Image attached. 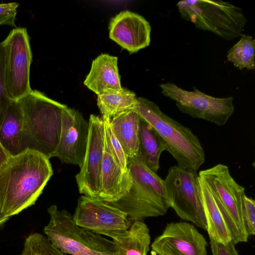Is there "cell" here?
Instances as JSON below:
<instances>
[{
	"label": "cell",
	"instance_id": "cell-1",
	"mask_svg": "<svg viewBox=\"0 0 255 255\" xmlns=\"http://www.w3.org/2000/svg\"><path fill=\"white\" fill-rule=\"evenodd\" d=\"M49 158L26 148L0 167V212L10 218L33 205L52 176Z\"/></svg>",
	"mask_w": 255,
	"mask_h": 255
},
{
	"label": "cell",
	"instance_id": "cell-2",
	"mask_svg": "<svg viewBox=\"0 0 255 255\" xmlns=\"http://www.w3.org/2000/svg\"><path fill=\"white\" fill-rule=\"evenodd\" d=\"M22 113L21 148L52 157L61 133L62 113L66 105L32 90L19 100Z\"/></svg>",
	"mask_w": 255,
	"mask_h": 255
},
{
	"label": "cell",
	"instance_id": "cell-3",
	"mask_svg": "<svg viewBox=\"0 0 255 255\" xmlns=\"http://www.w3.org/2000/svg\"><path fill=\"white\" fill-rule=\"evenodd\" d=\"M131 179L128 191L119 200L106 202L124 212L132 223L165 215L170 204L163 180L143 162L138 154L127 159Z\"/></svg>",
	"mask_w": 255,
	"mask_h": 255
},
{
	"label": "cell",
	"instance_id": "cell-4",
	"mask_svg": "<svg viewBox=\"0 0 255 255\" xmlns=\"http://www.w3.org/2000/svg\"><path fill=\"white\" fill-rule=\"evenodd\" d=\"M158 133L177 165L197 171L205 161V152L197 136L188 128L163 113L154 103L137 98L132 109Z\"/></svg>",
	"mask_w": 255,
	"mask_h": 255
},
{
	"label": "cell",
	"instance_id": "cell-5",
	"mask_svg": "<svg viewBox=\"0 0 255 255\" xmlns=\"http://www.w3.org/2000/svg\"><path fill=\"white\" fill-rule=\"evenodd\" d=\"M50 216L43 232L61 252L71 255H106L117 253L113 241L77 225L71 214L56 205L47 209Z\"/></svg>",
	"mask_w": 255,
	"mask_h": 255
},
{
	"label": "cell",
	"instance_id": "cell-6",
	"mask_svg": "<svg viewBox=\"0 0 255 255\" xmlns=\"http://www.w3.org/2000/svg\"><path fill=\"white\" fill-rule=\"evenodd\" d=\"M177 6L183 19L227 40L240 36L247 21L240 7L220 0H182Z\"/></svg>",
	"mask_w": 255,
	"mask_h": 255
},
{
	"label": "cell",
	"instance_id": "cell-7",
	"mask_svg": "<svg viewBox=\"0 0 255 255\" xmlns=\"http://www.w3.org/2000/svg\"><path fill=\"white\" fill-rule=\"evenodd\" d=\"M197 171L174 165L163 179L172 208L182 220L190 222L205 231L207 223L198 183Z\"/></svg>",
	"mask_w": 255,
	"mask_h": 255
},
{
	"label": "cell",
	"instance_id": "cell-8",
	"mask_svg": "<svg viewBox=\"0 0 255 255\" xmlns=\"http://www.w3.org/2000/svg\"><path fill=\"white\" fill-rule=\"evenodd\" d=\"M5 46V80L9 98L18 101L31 91L30 68L32 54L26 28L12 29L3 41Z\"/></svg>",
	"mask_w": 255,
	"mask_h": 255
},
{
	"label": "cell",
	"instance_id": "cell-9",
	"mask_svg": "<svg viewBox=\"0 0 255 255\" xmlns=\"http://www.w3.org/2000/svg\"><path fill=\"white\" fill-rule=\"evenodd\" d=\"M162 94L174 101L178 109L193 118L203 119L218 126L225 125L234 111L233 98H216L196 87L189 91L172 83L160 85Z\"/></svg>",
	"mask_w": 255,
	"mask_h": 255
},
{
	"label": "cell",
	"instance_id": "cell-10",
	"mask_svg": "<svg viewBox=\"0 0 255 255\" xmlns=\"http://www.w3.org/2000/svg\"><path fill=\"white\" fill-rule=\"evenodd\" d=\"M80 227L101 235L116 240L127 233L131 223L127 215L106 202L85 195L78 200L75 213L72 216Z\"/></svg>",
	"mask_w": 255,
	"mask_h": 255
},
{
	"label": "cell",
	"instance_id": "cell-11",
	"mask_svg": "<svg viewBox=\"0 0 255 255\" xmlns=\"http://www.w3.org/2000/svg\"><path fill=\"white\" fill-rule=\"evenodd\" d=\"M198 175L206 182L223 204L234 223L243 242H248L249 236L243 216L245 188L234 180L228 166L223 164L201 170Z\"/></svg>",
	"mask_w": 255,
	"mask_h": 255
},
{
	"label": "cell",
	"instance_id": "cell-12",
	"mask_svg": "<svg viewBox=\"0 0 255 255\" xmlns=\"http://www.w3.org/2000/svg\"><path fill=\"white\" fill-rule=\"evenodd\" d=\"M87 150L79 172L75 176L81 194L99 199L105 144V127L102 118L91 114L89 120Z\"/></svg>",
	"mask_w": 255,
	"mask_h": 255
},
{
	"label": "cell",
	"instance_id": "cell-13",
	"mask_svg": "<svg viewBox=\"0 0 255 255\" xmlns=\"http://www.w3.org/2000/svg\"><path fill=\"white\" fill-rule=\"evenodd\" d=\"M89 122L79 111L67 107L62 111L59 141L52 157L81 167L88 144Z\"/></svg>",
	"mask_w": 255,
	"mask_h": 255
},
{
	"label": "cell",
	"instance_id": "cell-14",
	"mask_svg": "<svg viewBox=\"0 0 255 255\" xmlns=\"http://www.w3.org/2000/svg\"><path fill=\"white\" fill-rule=\"evenodd\" d=\"M205 237L192 224L171 222L151 245L158 255H208Z\"/></svg>",
	"mask_w": 255,
	"mask_h": 255
},
{
	"label": "cell",
	"instance_id": "cell-15",
	"mask_svg": "<svg viewBox=\"0 0 255 255\" xmlns=\"http://www.w3.org/2000/svg\"><path fill=\"white\" fill-rule=\"evenodd\" d=\"M198 183L210 240L223 244L242 243L234 223L215 193L199 175Z\"/></svg>",
	"mask_w": 255,
	"mask_h": 255
},
{
	"label": "cell",
	"instance_id": "cell-16",
	"mask_svg": "<svg viewBox=\"0 0 255 255\" xmlns=\"http://www.w3.org/2000/svg\"><path fill=\"white\" fill-rule=\"evenodd\" d=\"M109 29L110 38L131 54L149 45L151 26L137 13L120 12L111 19Z\"/></svg>",
	"mask_w": 255,
	"mask_h": 255
},
{
	"label": "cell",
	"instance_id": "cell-17",
	"mask_svg": "<svg viewBox=\"0 0 255 255\" xmlns=\"http://www.w3.org/2000/svg\"><path fill=\"white\" fill-rule=\"evenodd\" d=\"M130 185L131 179L128 171H124L118 165L105 137L99 199L105 202H115L128 191Z\"/></svg>",
	"mask_w": 255,
	"mask_h": 255
},
{
	"label": "cell",
	"instance_id": "cell-18",
	"mask_svg": "<svg viewBox=\"0 0 255 255\" xmlns=\"http://www.w3.org/2000/svg\"><path fill=\"white\" fill-rule=\"evenodd\" d=\"M84 84L97 95L122 89L118 58L108 54L99 55L93 60Z\"/></svg>",
	"mask_w": 255,
	"mask_h": 255
},
{
	"label": "cell",
	"instance_id": "cell-19",
	"mask_svg": "<svg viewBox=\"0 0 255 255\" xmlns=\"http://www.w3.org/2000/svg\"><path fill=\"white\" fill-rule=\"evenodd\" d=\"M140 119V116L133 110H130L110 120L112 131L123 148L127 159L138 154Z\"/></svg>",
	"mask_w": 255,
	"mask_h": 255
},
{
	"label": "cell",
	"instance_id": "cell-20",
	"mask_svg": "<svg viewBox=\"0 0 255 255\" xmlns=\"http://www.w3.org/2000/svg\"><path fill=\"white\" fill-rule=\"evenodd\" d=\"M138 154L146 166L157 173L159 169V159L166 150L163 140L156 130L140 118L138 130Z\"/></svg>",
	"mask_w": 255,
	"mask_h": 255
},
{
	"label": "cell",
	"instance_id": "cell-21",
	"mask_svg": "<svg viewBox=\"0 0 255 255\" xmlns=\"http://www.w3.org/2000/svg\"><path fill=\"white\" fill-rule=\"evenodd\" d=\"M113 241L118 255H147L150 244L149 230L143 221H134L126 234Z\"/></svg>",
	"mask_w": 255,
	"mask_h": 255
},
{
	"label": "cell",
	"instance_id": "cell-22",
	"mask_svg": "<svg viewBox=\"0 0 255 255\" xmlns=\"http://www.w3.org/2000/svg\"><path fill=\"white\" fill-rule=\"evenodd\" d=\"M22 113L18 101H12L0 128V142L11 155L22 151Z\"/></svg>",
	"mask_w": 255,
	"mask_h": 255
},
{
	"label": "cell",
	"instance_id": "cell-23",
	"mask_svg": "<svg viewBox=\"0 0 255 255\" xmlns=\"http://www.w3.org/2000/svg\"><path fill=\"white\" fill-rule=\"evenodd\" d=\"M136 101L135 94L123 88L98 95L97 99L102 118L110 120L123 112L132 110Z\"/></svg>",
	"mask_w": 255,
	"mask_h": 255
},
{
	"label": "cell",
	"instance_id": "cell-24",
	"mask_svg": "<svg viewBox=\"0 0 255 255\" xmlns=\"http://www.w3.org/2000/svg\"><path fill=\"white\" fill-rule=\"evenodd\" d=\"M240 40L228 51V61L240 70L255 68V39L252 36L241 34Z\"/></svg>",
	"mask_w": 255,
	"mask_h": 255
},
{
	"label": "cell",
	"instance_id": "cell-25",
	"mask_svg": "<svg viewBox=\"0 0 255 255\" xmlns=\"http://www.w3.org/2000/svg\"><path fill=\"white\" fill-rule=\"evenodd\" d=\"M20 255H67L53 246L41 234L33 233L25 240Z\"/></svg>",
	"mask_w": 255,
	"mask_h": 255
},
{
	"label": "cell",
	"instance_id": "cell-26",
	"mask_svg": "<svg viewBox=\"0 0 255 255\" xmlns=\"http://www.w3.org/2000/svg\"><path fill=\"white\" fill-rule=\"evenodd\" d=\"M105 127V137L109 149L118 165L128 172L127 157L120 143L112 131L109 119H102Z\"/></svg>",
	"mask_w": 255,
	"mask_h": 255
},
{
	"label": "cell",
	"instance_id": "cell-27",
	"mask_svg": "<svg viewBox=\"0 0 255 255\" xmlns=\"http://www.w3.org/2000/svg\"><path fill=\"white\" fill-rule=\"evenodd\" d=\"M5 46L0 43V128L11 102L6 90L5 80Z\"/></svg>",
	"mask_w": 255,
	"mask_h": 255
},
{
	"label": "cell",
	"instance_id": "cell-28",
	"mask_svg": "<svg viewBox=\"0 0 255 255\" xmlns=\"http://www.w3.org/2000/svg\"><path fill=\"white\" fill-rule=\"evenodd\" d=\"M243 216L244 225L248 236L255 234V201L246 194L243 198Z\"/></svg>",
	"mask_w": 255,
	"mask_h": 255
},
{
	"label": "cell",
	"instance_id": "cell-29",
	"mask_svg": "<svg viewBox=\"0 0 255 255\" xmlns=\"http://www.w3.org/2000/svg\"><path fill=\"white\" fill-rule=\"evenodd\" d=\"M19 5L16 2L0 3V25L16 27L15 21Z\"/></svg>",
	"mask_w": 255,
	"mask_h": 255
},
{
	"label": "cell",
	"instance_id": "cell-30",
	"mask_svg": "<svg viewBox=\"0 0 255 255\" xmlns=\"http://www.w3.org/2000/svg\"><path fill=\"white\" fill-rule=\"evenodd\" d=\"M210 243L212 255H239L233 241L223 244L210 240Z\"/></svg>",
	"mask_w": 255,
	"mask_h": 255
},
{
	"label": "cell",
	"instance_id": "cell-31",
	"mask_svg": "<svg viewBox=\"0 0 255 255\" xmlns=\"http://www.w3.org/2000/svg\"><path fill=\"white\" fill-rule=\"evenodd\" d=\"M10 155L0 142V167L7 160Z\"/></svg>",
	"mask_w": 255,
	"mask_h": 255
},
{
	"label": "cell",
	"instance_id": "cell-32",
	"mask_svg": "<svg viewBox=\"0 0 255 255\" xmlns=\"http://www.w3.org/2000/svg\"><path fill=\"white\" fill-rule=\"evenodd\" d=\"M9 218V217L4 216L0 212V226L5 223Z\"/></svg>",
	"mask_w": 255,
	"mask_h": 255
},
{
	"label": "cell",
	"instance_id": "cell-33",
	"mask_svg": "<svg viewBox=\"0 0 255 255\" xmlns=\"http://www.w3.org/2000/svg\"><path fill=\"white\" fill-rule=\"evenodd\" d=\"M150 255H158L156 253L153 251V250H151V252H150Z\"/></svg>",
	"mask_w": 255,
	"mask_h": 255
},
{
	"label": "cell",
	"instance_id": "cell-34",
	"mask_svg": "<svg viewBox=\"0 0 255 255\" xmlns=\"http://www.w3.org/2000/svg\"><path fill=\"white\" fill-rule=\"evenodd\" d=\"M118 255V254H117V253H116L115 254H111V255Z\"/></svg>",
	"mask_w": 255,
	"mask_h": 255
}]
</instances>
